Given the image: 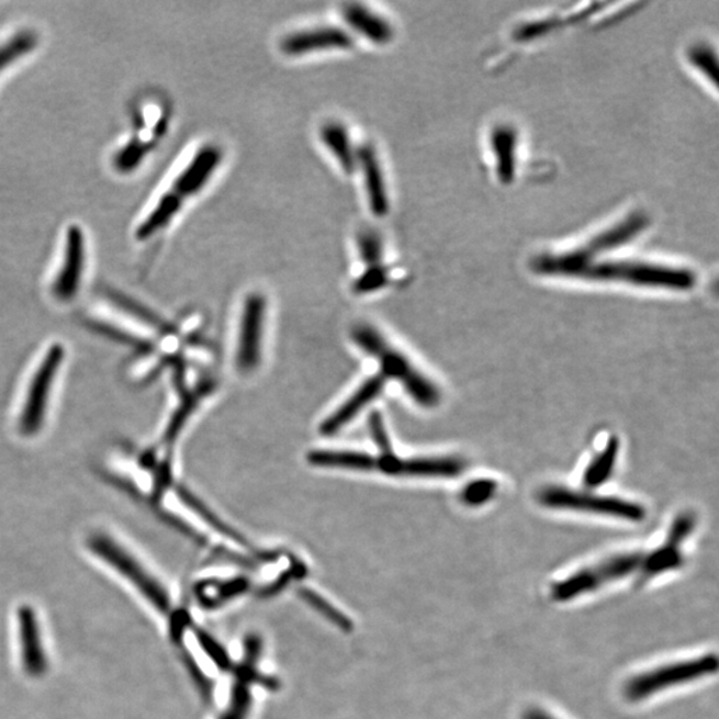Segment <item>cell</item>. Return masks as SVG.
I'll use <instances>...</instances> for the list:
<instances>
[{
    "label": "cell",
    "instance_id": "obj_1",
    "mask_svg": "<svg viewBox=\"0 0 719 719\" xmlns=\"http://www.w3.org/2000/svg\"><path fill=\"white\" fill-rule=\"evenodd\" d=\"M87 548L93 558L102 561L119 577L136 591L151 608L166 616L171 613L172 603L167 587L126 547L108 533H96L87 540Z\"/></svg>",
    "mask_w": 719,
    "mask_h": 719
},
{
    "label": "cell",
    "instance_id": "obj_2",
    "mask_svg": "<svg viewBox=\"0 0 719 719\" xmlns=\"http://www.w3.org/2000/svg\"><path fill=\"white\" fill-rule=\"evenodd\" d=\"M565 277L593 281H616L641 287H661L667 290L687 291L696 285V274L681 268L653 265L645 261L585 262L572 268Z\"/></svg>",
    "mask_w": 719,
    "mask_h": 719
},
{
    "label": "cell",
    "instance_id": "obj_3",
    "mask_svg": "<svg viewBox=\"0 0 719 719\" xmlns=\"http://www.w3.org/2000/svg\"><path fill=\"white\" fill-rule=\"evenodd\" d=\"M65 360V347L61 344H53L36 366L18 417V430L24 439L40 435L45 428L49 402Z\"/></svg>",
    "mask_w": 719,
    "mask_h": 719
},
{
    "label": "cell",
    "instance_id": "obj_4",
    "mask_svg": "<svg viewBox=\"0 0 719 719\" xmlns=\"http://www.w3.org/2000/svg\"><path fill=\"white\" fill-rule=\"evenodd\" d=\"M537 502L550 509L591 513V515L615 517L633 523H640L647 517V509L629 499L593 495V493L568 490L564 486L543 487L537 495Z\"/></svg>",
    "mask_w": 719,
    "mask_h": 719
},
{
    "label": "cell",
    "instance_id": "obj_5",
    "mask_svg": "<svg viewBox=\"0 0 719 719\" xmlns=\"http://www.w3.org/2000/svg\"><path fill=\"white\" fill-rule=\"evenodd\" d=\"M643 559V553H625L585 568L555 583L552 587V598L558 603L571 602L583 594L597 591L605 584L629 577L630 574L641 571Z\"/></svg>",
    "mask_w": 719,
    "mask_h": 719
},
{
    "label": "cell",
    "instance_id": "obj_6",
    "mask_svg": "<svg viewBox=\"0 0 719 719\" xmlns=\"http://www.w3.org/2000/svg\"><path fill=\"white\" fill-rule=\"evenodd\" d=\"M717 669L718 662L715 654H706L699 659L653 669V671L630 678L625 686V696L630 703H640L656 693L669 689V687L692 683V681L704 678L706 675L715 674Z\"/></svg>",
    "mask_w": 719,
    "mask_h": 719
},
{
    "label": "cell",
    "instance_id": "obj_7",
    "mask_svg": "<svg viewBox=\"0 0 719 719\" xmlns=\"http://www.w3.org/2000/svg\"><path fill=\"white\" fill-rule=\"evenodd\" d=\"M267 316L266 297L252 293L244 303L237 340L235 364L237 371L249 374L260 366L262 337H265Z\"/></svg>",
    "mask_w": 719,
    "mask_h": 719
},
{
    "label": "cell",
    "instance_id": "obj_8",
    "mask_svg": "<svg viewBox=\"0 0 719 719\" xmlns=\"http://www.w3.org/2000/svg\"><path fill=\"white\" fill-rule=\"evenodd\" d=\"M19 661L30 678L45 677L48 655L42 622L33 605L23 604L16 610Z\"/></svg>",
    "mask_w": 719,
    "mask_h": 719
},
{
    "label": "cell",
    "instance_id": "obj_9",
    "mask_svg": "<svg viewBox=\"0 0 719 719\" xmlns=\"http://www.w3.org/2000/svg\"><path fill=\"white\" fill-rule=\"evenodd\" d=\"M380 360L381 372L385 379L397 380L405 387L409 396L424 408H435L440 404V391L431 381L424 377L422 372L411 364L404 355L385 346L374 356Z\"/></svg>",
    "mask_w": 719,
    "mask_h": 719
},
{
    "label": "cell",
    "instance_id": "obj_10",
    "mask_svg": "<svg viewBox=\"0 0 719 719\" xmlns=\"http://www.w3.org/2000/svg\"><path fill=\"white\" fill-rule=\"evenodd\" d=\"M696 527V516L690 512H685L675 518L667 540L652 553L645 554L640 571L639 584L645 585L650 580L659 577L662 573L675 571L683 566V542L690 536Z\"/></svg>",
    "mask_w": 719,
    "mask_h": 719
},
{
    "label": "cell",
    "instance_id": "obj_11",
    "mask_svg": "<svg viewBox=\"0 0 719 719\" xmlns=\"http://www.w3.org/2000/svg\"><path fill=\"white\" fill-rule=\"evenodd\" d=\"M86 236L77 224L66 231L64 259L53 281L52 292L60 303H70L78 296L86 270Z\"/></svg>",
    "mask_w": 719,
    "mask_h": 719
},
{
    "label": "cell",
    "instance_id": "obj_12",
    "mask_svg": "<svg viewBox=\"0 0 719 719\" xmlns=\"http://www.w3.org/2000/svg\"><path fill=\"white\" fill-rule=\"evenodd\" d=\"M262 642L259 637H248L246 641V652L244 660L236 669V684L231 696L227 710L223 712L221 719H247L249 709H251L252 696L249 686L254 684L268 685L273 689V679L265 677L258 671V660L261 654Z\"/></svg>",
    "mask_w": 719,
    "mask_h": 719
},
{
    "label": "cell",
    "instance_id": "obj_13",
    "mask_svg": "<svg viewBox=\"0 0 719 719\" xmlns=\"http://www.w3.org/2000/svg\"><path fill=\"white\" fill-rule=\"evenodd\" d=\"M465 461L459 458L400 459L395 453L381 454L377 469L387 476L452 479L465 471Z\"/></svg>",
    "mask_w": 719,
    "mask_h": 719
},
{
    "label": "cell",
    "instance_id": "obj_14",
    "mask_svg": "<svg viewBox=\"0 0 719 719\" xmlns=\"http://www.w3.org/2000/svg\"><path fill=\"white\" fill-rule=\"evenodd\" d=\"M222 159L223 153L221 148L211 146V144L200 148L193 155V158L184 170L179 173V177L168 191L180 200L181 203L186 199L196 195L209 183V180L214 177L217 167L221 166Z\"/></svg>",
    "mask_w": 719,
    "mask_h": 719
},
{
    "label": "cell",
    "instance_id": "obj_15",
    "mask_svg": "<svg viewBox=\"0 0 719 719\" xmlns=\"http://www.w3.org/2000/svg\"><path fill=\"white\" fill-rule=\"evenodd\" d=\"M353 46L352 36L340 27H318L299 31L284 37L281 49L290 56H302L330 49H349Z\"/></svg>",
    "mask_w": 719,
    "mask_h": 719
},
{
    "label": "cell",
    "instance_id": "obj_16",
    "mask_svg": "<svg viewBox=\"0 0 719 719\" xmlns=\"http://www.w3.org/2000/svg\"><path fill=\"white\" fill-rule=\"evenodd\" d=\"M386 379L378 374L366 381L351 397L335 411L327 420L322 424L321 431L324 436L339 434L348 424H351L367 406L374 402L383 392Z\"/></svg>",
    "mask_w": 719,
    "mask_h": 719
},
{
    "label": "cell",
    "instance_id": "obj_17",
    "mask_svg": "<svg viewBox=\"0 0 719 719\" xmlns=\"http://www.w3.org/2000/svg\"><path fill=\"white\" fill-rule=\"evenodd\" d=\"M358 167L364 179L369 210L377 217L386 216L390 212V198H387L383 168L371 144H364L359 149Z\"/></svg>",
    "mask_w": 719,
    "mask_h": 719
},
{
    "label": "cell",
    "instance_id": "obj_18",
    "mask_svg": "<svg viewBox=\"0 0 719 719\" xmlns=\"http://www.w3.org/2000/svg\"><path fill=\"white\" fill-rule=\"evenodd\" d=\"M344 19L356 33L367 37L374 45H386L393 37V29L384 18L360 4L348 5L344 10Z\"/></svg>",
    "mask_w": 719,
    "mask_h": 719
},
{
    "label": "cell",
    "instance_id": "obj_19",
    "mask_svg": "<svg viewBox=\"0 0 719 719\" xmlns=\"http://www.w3.org/2000/svg\"><path fill=\"white\" fill-rule=\"evenodd\" d=\"M308 461L315 467L340 468L356 472H371L377 468V459L371 454L353 450H315L308 454Z\"/></svg>",
    "mask_w": 719,
    "mask_h": 719
},
{
    "label": "cell",
    "instance_id": "obj_20",
    "mask_svg": "<svg viewBox=\"0 0 719 719\" xmlns=\"http://www.w3.org/2000/svg\"><path fill=\"white\" fill-rule=\"evenodd\" d=\"M321 137L328 151L339 161L344 172L351 175L358 168V151L346 127L340 123H328L322 128Z\"/></svg>",
    "mask_w": 719,
    "mask_h": 719
},
{
    "label": "cell",
    "instance_id": "obj_21",
    "mask_svg": "<svg viewBox=\"0 0 719 719\" xmlns=\"http://www.w3.org/2000/svg\"><path fill=\"white\" fill-rule=\"evenodd\" d=\"M181 205H183V203L175 198L170 191H167L165 195L158 200V203H156L147 217L144 218L139 227H137L136 239L141 241L149 240L151 237L156 236V234H159L160 231L167 228L173 221L175 216L179 214Z\"/></svg>",
    "mask_w": 719,
    "mask_h": 719
},
{
    "label": "cell",
    "instance_id": "obj_22",
    "mask_svg": "<svg viewBox=\"0 0 719 719\" xmlns=\"http://www.w3.org/2000/svg\"><path fill=\"white\" fill-rule=\"evenodd\" d=\"M618 453H620V440L616 436H611L602 452L586 469L584 474L586 487L594 490V487L604 485L610 479L613 471H615Z\"/></svg>",
    "mask_w": 719,
    "mask_h": 719
},
{
    "label": "cell",
    "instance_id": "obj_23",
    "mask_svg": "<svg viewBox=\"0 0 719 719\" xmlns=\"http://www.w3.org/2000/svg\"><path fill=\"white\" fill-rule=\"evenodd\" d=\"M37 43H40V37L33 30L18 31L9 40L0 43V74L33 53Z\"/></svg>",
    "mask_w": 719,
    "mask_h": 719
},
{
    "label": "cell",
    "instance_id": "obj_24",
    "mask_svg": "<svg viewBox=\"0 0 719 719\" xmlns=\"http://www.w3.org/2000/svg\"><path fill=\"white\" fill-rule=\"evenodd\" d=\"M178 495L181 502H183L186 506H189V508L195 513L196 516L202 518L205 524L210 525L212 529H215L218 531V533L227 537V539L239 543V546L251 549V546H249L248 541L244 539L240 533H237L236 530L228 527L227 524H224L221 518L215 515L214 512L210 510L207 506L200 502V499H198L195 496L191 495L190 492H187L186 490H179Z\"/></svg>",
    "mask_w": 719,
    "mask_h": 719
},
{
    "label": "cell",
    "instance_id": "obj_25",
    "mask_svg": "<svg viewBox=\"0 0 719 719\" xmlns=\"http://www.w3.org/2000/svg\"><path fill=\"white\" fill-rule=\"evenodd\" d=\"M497 483L492 479H479L469 483L461 492V502L468 506L490 503L496 495Z\"/></svg>",
    "mask_w": 719,
    "mask_h": 719
},
{
    "label": "cell",
    "instance_id": "obj_26",
    "mask_svg": "<svg viewBox=\"0 0 719 719\" xmlns=\"http://www.w3.org/2000/svg\"><path fill=\"white\" fill-rule=\"evenodd\" d=\"M147 151V142L142 139L131 141L115 155V167L117 171L131 172L141 165Z\"/></svg>",
    "mask_w": 719,
    "mask_h": 719
},
{
    "label": "cell",
    "instance_id": "obj_27",
    "mask_svg": "<svg viewBox=\"0 0 719 719\" xmlns=\"http://www.w3.org/2000/svg\"><path fill=\"white\" fill-rule=\"evenodd\" d=\"M302 597L308 603L312 608L316 609L318 613H322L323 616L327 617L330 622L337 625L342 630H351L352 623L349 622L348 618L342 615L339 610H336L333 605L328 602H325L322 596H318L317 593L310 589H304Z\"/></svg>",
    "mask_w": 719,
    "mask_h": 719
},
{
    "label": "cell",
    "instance_id": "obj_28",
    "mask_svg": "<svg viewBox=\"0 0 719 719\" xmlns=\"http://www.w3.org/2000/svg\"><path fill=\"white\" fill-rule=\"evenodd\" d=\"M359 249L362 260L367 262L369 268L381 266V256H383V247L379 236L371 231L368 233L361 234L359 239Z\"/></svg>",
    "mask_w": 719,
    "mask_h": 719
},
{
    "label": "cell",
    "instance_id": "obj_29",
    "mask_svg": "<svg viewBox=\"0 0 719 719\" xmlns=\"http://www.w3.org/2000/svg\"><path fill=\"white\" fill-rule=\"evenodd\" d=\"M387 272L383 266L371 267L356 280L355 291L359 293H369L380 290L386 284Z\"/></svg>",
    "mask_w": 719,
    "mask_h": 719
},
{
    "label": "cell",
    "instance_id": "obj_30",
    "mask_svg": "<svg viewBox=\"0 0 719 719\" xmlns=\"http://www.w3.org/2000/svg\"><path fill=\"white\" fill-rule=\"evenodd\" d=\"M196 637L200 647H202L205 652L210 654L212 661H214L218 667L229 669L231 665L227 653L224 652V649L218 645V643L212 639L209 633H205V631L199 629L196 630Z\"/></svg>",
    "mask_w": 719,
    "mask_h": 719
},
{
    "label": "cell",
    "instance_id": "obj_31",
    "mask_svg": "<svg viewBox=\"0 0 719 719\" xmlns=\"http://www.w3.org/2000/svg\"><path fill=\"white\" fill-rule=\"evenodd\" d=\"M369 427H371L372 439L377 442L381 454L393 453L392 443L390 437H387L383 417H381L378 412H374L371 418H369Z\"/></svg>",
    "mask_w": 719,
    "mask_h": 719
},
{
    "label": "cell",
    "instance_id": "obj_32",
    "mask_svg": "<svg viewBox=\"0 0 719 719\" xmlns=\"http://www.w3.org/2000/svg\"><path fill=\"white\" fill-rule=\"evenodd\" d=\"M523 719H554V718L548 715L547 711H543L541 709H530L524 712Z\"/></svg>",
    "mask_w": 719,
    "mask_h": 719
}]
</instances>
